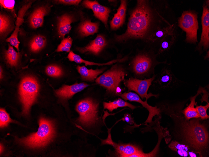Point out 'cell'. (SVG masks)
<instances>
[{"label": "cell", "mask_w": 209, "mask_h": 157, "mask_svg": "<svg viewBox=\"0 0 209 157\" xmlns=\"http://www.w3.org/2000/svg\"><path fill=\"white\" fill-rule=\"evenodd\" d=\"M171 150L176 152L180 155L183 157H196L194 152L189 146L181 144L176 140H172L168 146Z\"/></svg>", "instance_id": "7402d4cb"}, {"label": "cell", "mask_w": 209, "mask_h": 157, "mask_svg": "<svg viewBox=\"0 0 209 157\" xmlns=\"http://www.w3.org/2000/svg\"><path fill=\"white\" fill-rule=\"evenodd\" d=\"M173 25L164 28L153 34L149 38V39L154 41L163 36H166L172 32Z\"/></svg>", "instance_id": "4dcf8cb0"}, {"label": "cell", "mask_w": 209, "mask_h": 157, "mask_svg": "<svg viewBox=\"0 0 209 157\" xmlns=\"http://www.w3.org/2000/svg\"><path fill=\"white\" fill-rule=\"evenodd\" d=\"M103 104L104 108L107 109L110 112H112L114 110L120 107H127L132 110H133L136 107L135 106L125 101L120 98H119L118 99L112 102H104Z\"/></svg>", "instance_id": "cb8c5ba5"}, {"label": "cell", "mask_w": 209, "mask_h": 157, "mask_svg": "<svg viewBox=\"0 0 209 157\" xmlns=\"http://www.w3.org/2000/svg\"><path fill=\"white\" fill-rule=\"evenodd\" d=\"M3 146H1V144H0V152L1 153L2 152V150L3 151Z\"/></svg>", "instance_id": "ab89813d"}, {"label": "cell", "mask_w": 209, "mask_h": 157, "mask_svg": "<svg viewBox=\"0 0 209 157\" xmlns=\"http://www.w3.org/2000/svg\"><path fill=\"white\" fill-rule=\"evenodd\" d=\"M67 58L70 61H74L76 63L79 64L84 63L85 64V65H96L99 66L110 65L119 61L117 60H115L110 61L105 63H95L93 62L87 61L83 59L79 55L75 54L73 51L69 52V53L67 56Z\"/></svg>", "instance_id": "d4e9b609"}, {"label": "cell", "mask_w": 209, "mask_h": 157, "mask_svg": "<svg viewBox=\"0 0 209 157\" xmlns=\"http://www.w3.org/2000/svg\"><path fill=\"white\" fill-rule=\"evenodd\" d=\"M76 69L82 79L85 81H93L97 76L101 73L104 69H89L84 66L77 65Z\"/></svg>", "instance_id": "603a6c76"}, {"label": "cell", "mask_w": 209, "mask_h": 157, "mask_svg": "<svg viewBox=\"0 0 209 157\" xmlns=\"http://www.w3.org/2000/svg\"><path fill=\"white\" fill-rule=\"evenodd\" d=\"M197 14L191 11L183 12L178 19L179 26L186 33V41L187 43L197 42V34L198 28Z\"/></svg>", "instance_id": "8992f818"}, {"label": "cell", "mask_w": 209, "mask_h": 157, "mask_svg": "<svg viewBox=\"0 0 209 157\" xmlns=\"http://www.w3.org/2000/svg\"><path fill=\"white\" fill-rule=\"evenodd\" d=\"M46 42V38L42 36H38L34 37L30 43L31 50L37 52L43 48Z\"/></svg>", "instance_id": "4316f807"}, {"label": "cell", "mask_w": 209, "mask_h": 157, "mask_svg": "<svg viewBox=\"0 0 209 157\" xmlns=\"http://www.w3.org/2000/svg\"><path fill=\"white\" fill-rule=\"evenodd\" d=\"M172 32L167 35V39H165L162 42L160 48L159 53H160L168 51L172 46L174 41V39L172 36L171 39L169 38Z\"/></svg>", "instance_id": "83f0119b"}, {"label": "cell", "mask_w": 209, "mask_h": 157, "mask_svg": "<svg viewBox=\"0 0 209 157\" xmlns=\"http://www.w3.org/2000/svg\"><path fill=\"white\" fill-rule=\"evenodd\" d=\"M133 65L135 73L138 75H142L150 71L152 65V61L146 55H139L134 59Z\"/></svg>", "instance_id": "9a60e30c"}, {"label": "cell", "mask_w": 209, "mask_h": 157, "mask_svg": "<svg viewBox=\"0 0 209 157\" xmlns=\"http://www.w3.org/2000/svg\"><path fill=\"white\" fill-rule=\"evenodd\" d=\"M137 3L130 17L127 30L124 34L116 36L117 41L142 38L147 32L151 21V11L145 1L137 0Z\"/></svg>", "instance_id": "7a4b0ae2"}, {"label": "cell", "mask_w": 209, "mask_h": 157, "mask_svg": "<svg viewBox=\"0 0 209 157\" xmlns=\"http://www.w3.org/2000/svg\"><path fill=\"white\" fill-rule=\"evenodd\" d=\"M72 43V39L70 37L64 39L61 43L58 45L56 51L58 52L65 51L70 52Z\"/></svg>", "instance_id": "f1b7e54d"}, {"label": "cell", "mask_w": 209, "mask_h": 157, "mask_svg": "<svg viewBox=\"0 0 209 157\" xmlns=\"http://www.w3.org/2000/svg\"><path fill=\"white\" fill-rule=\"evenodd\" d=\"M89 86V85L84 82L77 83L70 86L64 85L59 89L55 90V92L59 97L66 99L82 91Z\"/></svg>", "instance_id": "2e32d148"}, {"label": "cell", "mask_w": 209, "mask_h": 157, "mask_svg": "<svg viewBox=\"0 0 209 157\" xmlns=\"http://www.w3.org/2000/svg\"><path fill=\"white\" fill-rule=\"evenodd\" d=\"M155 77V76L154 75L151 78L144 80L130 78L126 80L125 84L129 90L136 92L142 99L145 98L146 99L148 100L151 97H157L158 96L157 95H154L151 93L147 94L149 87Z\"/></svg>", "instance_id": "ba28073f"}, {"label": "cell", "mask_w": 209, "mask_h": 157, "mask_svg": "<svg viewBox=\"0 0 209 157\" xmlns=\"http://www.w3.org/2000/svg\"><path fill=\"white\" fill-rule=\"evenodd\" d=\"M9 115L5 109L1 108L0 110V126L1 128L7 126L8 124L12 122Z\"/></svg>", "instance_id": "1f68e13d"}, {"label": "cell", "mask_w": 209, "mask_h": 157, "mask_svg": "<svg viewBox=\"0 0 209 157\" xmlns=\"http://www.w3.org/2000/svg\"><path fill=\"white\" fill-rule=\"evenodd\" d=\"M0 4L5 8L12 9L15 5V1L14 0H1Z\"/></svg>", "instance_id": "8d00e7d4"}, {"label": "cell", "mask_w": 209, "mask_h": 157, "mask_svg": "<svg viewBox=\"0 0 209 157\" xmlns=\"http://www.w3.org/2000/svg\"><path fill=\"white\" fill-rule=\"evenodd\" d=\"M98 103L89 98L79 102L76 107L79 114L78 122L85 126H89L94 124L98 119Z\"/></svg>", "instance_id": "5b68a950"}, {"label": "cell", "mask_w": 209, "mask_h": 157, "mask_svg": "<svg viewBox=\"0 0 209 157\" xmlns=\"http://www.w3.org/2000/svg\"><path fill=\"white\" fill-rule=\"evenodd\" d=\"M10 21L8 17L3 14L0 15V32L1 34L5 32L9 27Z\"/></svg>", "instance_id": "836d02e7"}, {"label": "cell", "mask_w": 209, "mask_h": 157, "mask_svg": "<svg viewBox=\"0 0 209 157\" xmlns=\"http://www.w3.org/2000/svg\"><path fill=\"white\" fill-rule=\"evenodd\" d=\"M38 131L27 137L19 139L18 141L26 146L32 148L44 147L53 139L54 129L51 122L43 117L39 121Z\"/></svg>", "instance_id": "3957f363"}, {"label": "cell", "mask_w": 209, "mask_h": 157, "mask_svg": "<svg viewBox=\"0 0 209 157\" xmlns=\"http://www.w3.org/2000/svg\"><path fill=\"white\" fill-rule=\"evenodd\" d=\"M103 143L112 145L119 154L120 157H129L130 155L136 153L143 152L142 150L137 146L131 144H117L111 140L110 136L103 141Z\"/></svg>", "instance_id": "4fadbf2b"}, {"label": "cell", "mask_w": 209, "mask_h": 157, "mask_svg": "<svg viewBox=\"0 0 209 157\" xmlns=\"http://www.w3.org/2000/svg\"><path fill=\"white\" fill-rule=\"evenodd\" d=\"M122 98L125 100L136 102L140 103L143 106L147 109L149 112L148 116L145 123H150L152 122L153 117L156 115L160 114L161 111L157 107H154L149 105L147 102V99L143 101L139 96L135 93L133 92H125L120 95Z\"/></svg>", "instance_id": "8fae6325"}, {"label": "cell", "mask_w": 209, "mask_h": 157, "mask_svg": "<svg viewBox=\"0 0 209 157\" xmlns=\"http://www.w3.org/2000/svg\"><path fill=\"white\" fill-rule=\"evenodd\" d=\"M202 32L201 40L197 47L200 50L203 47L205 50H207L209 46V10L206 6L203 7V11L201 18Z\"/></svg>", "instance_id": "7c38bea8"}, {"label": "cell", "mask_w": 209, "mask_h": 157, "mask_svg": "<svg viewBox=\"0 0 209 157\" xmlns=\"http://www.w3.org/2000/svg\"><path fill=\"white\" fill-rule=\"evenodd\" d=\"M50 7L43 6L37 9L32 14L30 18V23L33 28L41 26L43 22L44 17L49 13Z\"/></svg>", "instance_id": "ac0fdd59"}, {"label": "cell", "mask_w": 209, "mask_h": 157, "mask_svg": "<svg viewBox=\"0 0 209 157\" xmlns=\"http://www.w3.org/2000/svg\"><path fill=\"white\" fill-rule=\"evenodd\" d=\"M125 73L122 68L115 65L95 80L96 82L110 92H115L120 82L124 79Z\"/></svg>", "instance_id": "52a82bcc"}, {"label": "cell", "mask_w": 209, "mask_h": 157, "mask_svg": "<svg viewBox=\"0 0 209 157\" xmlns=\"http://www.w3.org/2000/svg\"><path fill=\"white\" fill-rule=\"evenodd\" d=\"M125 20L116 13L110 22L111 29L114 30L119 28L123 24Z\"/></svg>", "instance_id": "d6a6232c"}, {"label": "cell", "mask_w": 209, "mask_h": 157, "mask_svg": "<svg viewBox=\"0 0 209 157\" xmlns=\"http://www.w3.org/2000/svg\"><path fill=\"white\" fill-rule=\"evenodd\" d=\"M73 16L64 14L58 18V30L59 36L64 39L65 35L68 34L71 29V24L74 21Z\"/></svg>", "instance_id": "d6986e66"}, {"label": "cell", "mask_w": 209, "mask_h": 157, "mask_svg": "<svg viewBox=\"0 0 209 157\" xmlns=\"http://www.w3.org/2000/svg\"><path fill=\"white\" fill-rule=\"evenodd\" d=\"M205 90L204 89L200 87L196 94L190 98V104L182 111V113L184 115V116L186 120H189L192 118H199L195 107V106L196 103L195 102V100L196 97L201 93L203 92Z\"/></svg>", "instance_id": "44dd1931"}, {"label": "cell", "mask_w": 209, "mask_h": 157, "mask_svg": "<svg viewBox=\"0 0 209 157\" xmlns=\"http://www.w3.org/2000/svg\"><path fill=\"white\" fill-rule=\"evenodd\" d=\"M31 4V3H30L25 5L20 10L16 22L15 30L11 36L6 39V41L9 42L12 46H14L18 51H19L18 47L20 42L18 39V34L19 31V27L23 22V16L26 10L30 7Z\"/></svg>", "instance_id": "e0dca14e"}, {"label": "cell", "mask_w": 209, "mask_h": 157, "mask_svg": "<svg viewBox=\"0 0 209 157\" xmlns=\"http://www.w3.org/2000/svg\"><path fill=\"white\" fill-rule=\"evenodd\" d=\"M107 45L104 37L98 34L95 39L91 41L85 46L77 47V50L81 54L90 53L94 55H98Z\"/></svg>", "instance_id": "5bb4252c"}, {"label": "cell", "mask_w": 209, "mask_h": 157, "mask_svg": "<svg viewBox=\"0 0 209 157\" xmlns=\"http://www.w3.org/2000/svg\"><path fill=\"white\" fill-rule=\"evenodd\" d=\"M99 26L98 22H92L90 20L86 19L80 24L77 30L81 36H88L98 32Z\"/></svg>", "instance_id": "ffe728a7"}, {"label": "cell", "mask_w": 209, "mask_h": 157, "mask_svg": "<svg viewBox=\"0 0 209 157\" xmlns=\"http://www.w3.org/2000/svg\"><path fill=\"white\" fill-rule=\"evenodd\" d=\"M127 5L126 0H121V4L117 9V13L123 19L125 20Z\"/></svg>", "instance_id": "d590c367"}, {"label": "cell", "mask_w": 209, "mask_h": 157, "mask_svg": "<svg viewBox=\"0 0 209 157\" xmlns=\"http://www.w3.org/2000/svg\"><path fill=\"white\" fill-rule=\"evenodd\" d=\"M155 82L167 91L177 88L184 83L178 79L168 67L163 69Z\"/></svg>", "instance_id": "9c48e42d"}, {"label": "cell", "mask_w": 209, "mask_h": 157, "mask_svg": "<svg viewBox=\"0 0 209 157\" xmlns=\"http://www.w3.org/2000/svg\"><path fill=\"white\" fill-rule=\"evenodd\" d=\"M39 89L38 83L34 77L27 76L22 80L19 87L20 99L23 105L22 114H29L31 107L34 103Z\"/></svg>", "instance_id": "277c9868"}, {"label": "cell", "mask_w": 209, "mask_h": 157, "mask_svg": "<svg viewBox=\"0 0 209 157\" xmlns=\"http://www.w3.org/2000/svg\"><path fill=\"white\" fill-rule=\"evenodd\" d=\"M209 107V103L205 106L200 105L196 106L195 108L196 110L199 117L202 120H204L208 119L209 118V116L207 114L206 111Z\"/></svg>", "instance_id": "e575fe53"}, {"label": "cell", "mask_w": 209, "mask_h": 157, "mask_svg": "<svg viewBox=\"0 0 209 157\" xmlns=\"http://www.w3.org/2000/svg\"><path fill=\"white\" fill-rule=\"evenodd\" d=\"M175 121L177 134L183 143L188 145L195 153L202 156L206 152L209 134L206 127L198 118L187 120L184 117L175 113L171 115Z\"/></svg>", "instance_id": "6da1fadb"}, {"label": "cell", "mask_w": 209, "mask_h": 157, "mask_svg": "<svg viewBox=\"0 0 209 157\" xmlns=\"http://www.w3.org/2000/svg\"><path fill=\"white\" fill-rule=\"evenodd\" d=\"M46 72L48 75L53 77H59L63 74L62 70L59 67L53 65L47 67Z\"/></svg>", "instance_id": "f546056e"}, {"label": "cell", "mask_w": 209, "mask_h": 157, "mask_svg": "<svg viewBox=\"0 0 209 157\" xmlns=\"http://www.w3.org/2000/svg\"><path fill=\"white\" fill-rule=\"evenodd\" d=\"M123 119L127 123L130 124H132L133 123V120L130 115L128 114H126L124 115Z\"/></svg>", "instance_id": "f35d334b"}, {"label": "cell", "mask_w": 209, "mask_h": 157, "mask_svg": "<svg viewBox=\"0 0 209 157\" xmlns=\"http://www.w3.org/2000/svg\"><path fill=\"white\" fill-rule=\"evenodd\" d=\"M20 56V53L16 52L13 47L8 44V48L5 53L7 63L12 66H16Z\"/></svg>", "instance_id": "484cf974"}, {"label": "cell", "mask_w": 209, "mask_h": 157, "mask_svg": "<svg viewBox=\"0 0 209 157\" xmlns=\"http://www.w3.org/2000/svg\"><path fill=\"white\" fill-rule=\"evenodd\" d=\"M82 5L85 8L91 9L94 16L101 21L105 27H107L108 20L110 12L109 8L101 5L96 0H84Z\"/></svg>", "instance_id": "30bf717a"}, {"label": "cell", "mask_w": 209, "mask_h": 157, "mask_svg": "<svg viewBox=\"0 0 209 157\" xmlns=\"http://www.w3.org/2000/svg\"><path fill=\"white\" fill-rule=\"evenodd\" d=\"M54 1L58 3L76 6L78 5L82 1L79 0H60Z\"/></svg>", "instance_id": "74e56055"}]
</instances>
